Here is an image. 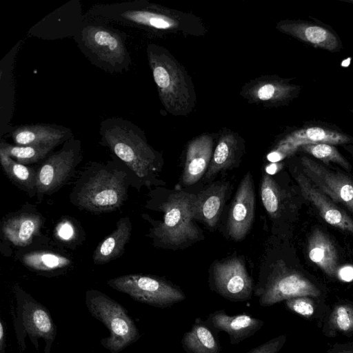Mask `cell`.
<instances>
[{
  "mask_svg": "<svg viewBox=\"0 0 353 353\" xmlns=\"http://www.w3.org/2000/svg\"><path fill=\"white\" fill-rule=\"evenodd\" d=\"M124 39L117 30L88 24L77 34L82 52L96 65L110 72L128 71L132 61Z\"/></svg>",
  "mask_w": 353,
  "mask_h": 353,
  "instance_id": "obj_6",
  "label": "cell"
},
{
  "mask_svg": "<svg viewBox=\"0 0 353 353\" xmlns=\"http://www.w3.org/2000/svg\"><path fill=\"white\" fill-rule=\"evenodd\" d=\"M255 195L250 172L242 179L229 212L227 231L234 241L242 240L250 230L254 215Z\"/></svg>",
  "mask_w": 353,
  "mask_h": 353,
  "instance_id": "obj_16",
  "label": "cell"
},
{
  "mask_svg": "<svg viewBox=\"0 0 353 353\" xmlns=\"http://www.w3.org/2000/svg\"><path fill=\"white\" fill-rule=\"evenodd\" d=\"M214 139L203 134L193 139L188 145L182 174L184 185L197 182L207 172L213 155Z\"/></svg>",
  "mask_w": 353,
  "mask_h": 353,
  "instance_id": "obj_21",
  "label": "cell"
},
{
  "mask_svg": "<svg viewBox=\"0 0 353 353\" xmlns=\"http://www.w3.org/2000/svg\"><path fill=\"white\" fill-rule=\"evenodd\" d=\"M347 1V2L348 1V2H350V3H353V1H350V0H349V1Z\"/></svg>",
  "mask_w": 353,
  "mask_h": 353,
  "instance_id": "obj_39",
  "label": "cell"
},
{
  "mask_svg": "<svg viewBox=\"0 0 353 353\" xmlns=\"http://www.w3.org/2000/svg\"><path fill=\"white\" fill-rule=\"evenodd\" d=\"M72 225L68 223H63L58 229L59 236L63 239H69L73 234Z\"/></svg>",
  "mask_w": 353,
  "mask_h": 353,
  "instance_id": "obj_36",
  "label": "cell"
},
{
  "mask_svg": "<svg viewBox=\"0 0 353 353\" xmlns=\"http://www.w3.org/2000/svg\"><path fill=\"white\" fill-rule=\"evenodd\" d=\"M0 163L10 180L30 197L37 196V170L21 164L0 150Z\"/></svg>",
  "mask_w": 353,
  "mask_h": 353,
  "instance_id": "obj_28",
  "label": "cell"
},
{
  "mask_svg": "<svg viewBox=\"0 0 353 353\" xmlns=\"http://www.w3.org/2000/svg\"><path fill=\"white\" fill-rule=\"evenodd\" d=\"M281 32L313 47L332 52L343 48L342 41L330 26L321 21L285 20L276 26Z\"/></svg>",
  "mask_w": 353,
  "mask_h": 353,
  "instance_id": "obj_15",
  "label": "cell"
},
{
  "mask_svg": "<svg viewBox=\"0 0 353 353\" xmlns=\"http://www.w3.org/2000/svg\"><path fill=\"white\" fill-rule=\"evenodd\" d=\"M88 15L152 31L201 34L203 27L193 16L145 1L94 6Z\"/></svg>",
  "mask_w": 353,
  "mask_h": 353,
  "instance_id": "obj_2",
  "label": "cell"
},
{
  "mask_svg": "<svg viewBox=\"0 0 353 353\" xmlns=\"http://www.w3.org/2000/svg\"><path fill=\"white\" fill-rule=\"evenodd\" d=\"M85 305L91 315L108 329L110 336L102 339L101 344L111 353H119L140 338L126 309L107 294L89 290L85 294Z\"/></svg>",
  "mask_w": 353,
  "mask_h": 353,
  "instance_id": "obj_5",
  "label": "cell"
},
{
  "mask_svg": "<svg viewBox=\"0 0 353 353\" xmlns=\"http://www.w3.org/2000/svg\"><path fill=\"white\" fill-rule=\"evenodd\" d=\"M287 336L282 334L274 337L245 353H279L285 343Z\"/></svg>",
  "mask_w": 353,
  "mask_h": 353,
  "instance_id": "obj_35",
  "label": "cell"
},
{
  "mask_svg": "<svg viewBox=\"0 0 353 353\" xmlns=\"http://www.w3.org/2000/svg\"><path fill=\"white\" fill-rule=\"evenodd\" d=\"M132 223L128 216L121 218L113 232L95 249L92 259L95 264H104L121 256L129 241Z\"/></svg>",
  "mask_w": 353,
  "mask_h": 353,
  "instance_id": "obj_26",
  "label": "cell"
},
{
  "mask_svg": "<svg viewBox=\"0 0 353 353\" xmlns=\"http://www.w3.org/2000/svg\"><path fill=\"white\" fill-rule=\"evenodd\" d=\"M307 253L310 260L330 277L339 273V255L330 239L323 231L314 229L307 243Z\"/></svg>",
  "mask_w": 353,
  "mask_h": 353,
  "instance_id": "obj_24",
  "label": "cell"
},
{
  "mask_svg": "<svg viewBox=\"0 0 353 353\" xmlns=\"http://www.w3.org/2000/svg\"><path fill=\"white\" fill-rule=\"evenodd\" d=\"M70 129L52 124H30L17 127L11 137L17 145H53L57 147L72 137Z\"/></svg>",
  "mask_w": 353,
  "mask_h": 353,
  "instance_id": "obj_20",
  "label": "cell"
},
{
  "mask_svg": "<svg viewBox=\"0 0 353 353\" xmlns=\"http://www.w3.org/2000/svg\"><path fill=\"white\" fill-rule=\"evenodd\" d=\"M301 162L304 174L321 192L353 212V180L342 173L327 169L306 156L301 157Z\"/></svg>",
  "mask_w": 353,
  "mask_h": 353,
  "instance_id": "obj_14",
  "label": "cell"
},
{
  "mask_svg": "<svg viewBox=\"0 0 353 353\" xmlns=\"http://www.w3.org/2000/svg\"><path fill=\"white\" fill-rule=\"evenodd\" d=\"M352 141L351 136L336 126L323 122H308L287 135L279 143L274 151L283 159L294 154L303 145L327 143L334 145L347 144Z\"/></svg>",
  "mask_w": 353,
  "mask_h": 353,
  "instance_id": "obj_13",
  "label": "cell"
},
{
  "mask_svg": "<svg viewBox=\"0 0 353 353\" xmlns=\"http://www.w3.org/2000/svg\"><path fill=\"white\" fill-rule=\"evenodd\" d=\"M330 326L341 332L353 331V306L341 304L335 306L330 319Z\"/></svg>",
  "mask_w": 353,
  "mask_h": 353,
  "instance_id": "obj_33",
  "label": "cell"
},
{
  "mask_svg": "<svg viewBox=\"0 0 353 353\" xmlns=\"http://www.w3.org/2000/svg\"><path fill=\"white\" fill-rule=\"evenodd\" d=\"M130 172L120 160L91 163L77 180L70 194L71 203L90 212L117 210L128 198Z\"/></svg>",
  "mask_w": 353,
  "mask_h": 353,
  "instance_id": "obj_1",
  "label": "cell"
},
{
  "mask_svg": "<svg viewBox=\"0 0 353 353\" xmlns=\"http://www.w3.org/2000/svg\"><path fill=\"white\" fill-rule=\"evenodd\" d=\"M6 332L3 322L1 320L0 322V353H6Z\"/></svg>",
  "mask_w": 353,
  "mask_h": 353,
  "instance_id": "obj_37",
  "label": "cell"
},
{
  "mask_svg": "<svg viewBox=\"0 0 353 353\" xmlns=\"http://www.w3.org/2000/svg\"><path fill=\"white\" fill-rule=\"evenodd\" d=\"M43 221V217L36 211H20L3 221L2 233L15 246H27L39 234Z\"/></svg>",
  "mask_w": 353,
  "mask_h": 353,
  "instance_id": "obj_23",
  "label": "cell"
},
{
  "mask_svg": "<svg viewBox=\"0 0 353 353\" xmlns=\"http://www.w3.org/2000/svg\"><path fill=\"white\" fill-rule=\"evenodd\" d=\"M205 321L216 332H225L232 345L252 336L265 324L263 320L247 313L230 315L223 309L210 313Z\"/></svg>",
  "mask_w": 353,
  "mask_h": 353,
  "instance_id": "obj_18",
  "label": "cell"
},
{
  "mask_svg": "<svg viewBox=\"0 0 353 353\" xmlns=\"http://www.w3.org/2000/svg\"><path fill=\"white\" fill-rule=\"evenodd\" d=\"M99 135V143L108 148L139 179L146 181L157 170L158 153L132 121L121 117L108 118L100 123Z\"/></svg>",
  "mask_w": 353,
  "mask_h": 353,
  "instance_id": "obj_3",
  "label": "cell"
},
{
  "mask_svg": "<svg viewBox=\"0 0 353 353\" xmlns=\"http://www.w3.org/2000/svg\"><path fill=\"white\" fill-rule=\"evenodd\" d=\"M228 182H215L195 195L193 203L194 219L214 228L219 219L229 187Z\"/></svg>",
  "mask_w": 353,
  "mask_h": 353,
  "instance_id": "obj_22",
  "label": "cell"
},
{
  "mask_svg": "<svg viewBox=\"0 0 353 353\" xmlns=\"http://www.w3.org/2000/svg\"><path fill=\"white\" fill-rule=\"evenodd\" d=\"M262 307L299 296L319 297L321 290L299 272L278 263L265 281L254 289Z\"/></svg>",
  "mask_w": 353,
  "mask_h": 353,
  "instance_id": "obj_10",
  "label": "cell"
},
{
  "mask_svg": "<svg viewBox=\"0 0 353 353\" xmlns=\"http://www.w3.org/2000/svg\"><path fill=\"white\" fill-rule=\"evenodd\" d=\"M211 288L223 298L232 302L248 301L254 292L252 279L239 258L214 263L211 275Z\"/></svg>",
  "mask_w": 353,
  "mask_h": 353,
  "instance_id": "obj_12",
  "label": "cell"
},
{
  "mask_svg": "<svg viewBox=\"0 0 353 353\" xmlns=\"http://www.w3.org/2000/svg\"><path fill=\"white\" fill-rule=\"evenodd\" d=\"M295 179L303 196L312 203L330 225L353 234V220L321 192L304 174L297 172Z\"/></svg>",
  "mask_w": 353,
  "mask_h": 353,
  "instance_id": "obj_19",
  "label": "cell"
},
{
  "mask_svg": "<svg viewBox=\"0 0 353 353\" xmlns=\"http://www.w3.org/2000/svg\"><path fill=\"white\" fill-rule=\"evenodd\" d=\"M81 159V141L74 137L64 142L59 150L50 155L37 169L38 201L64 185L72 176Z\"/></svg>",
  "mask_w": 353,
  "mask_h": 353,
  "instance_id": "obj_11",
  "label": "cell"
},
{
  "mask_svg": "<svg viewBox=\"0 0 353 353\" xmlns=\"http://www.w3.org/2000/svg\"><path fill=\"white\" fill-rule=\"evenodd\" d=\"M336 353H353V351L351 350H342L337 352Z\"/></svg>",
  "mask_w": 353,
  "mask_h": 353,
  "instance_id": "obj_38",
  "label": "cell"
},
{
  "mask_svg": "<svg viewBox=\"0 0 353 353\" xmlns=\"http://www.w3.org/2000/svg\"><path fill=\"white\" fill-rule=\"evenodd\" d=\"M194 198V194L184 192L170 194L160 206L163 219L154 225L150 236L167 247H179L197 239L199 232L193 221Z\"/></svg>",
  "mask_w": 353,
  "mask_h": 353,
  "instance_id": "obj_7",
  "label": "cell"
},
{
  "mask_svg": "<svg viewBox=\"0 0 353 353\" xmlns=\"http://www.w3.org/2000/svg\"><path fill=\"white\" fill-rule=\"evenodd\" d=\"M240 145V137L234 132L222 134L205 174V181H210L219 172L230 167L234 162Z\"/></svg>",
  "mask_w": 353,
  "mask_h": 353,
  "instance_id": "obj_27",
  "label": "cell"
},
{
  "mask_svg": "<svg viewBox=\"0 0 353 353\" xmlns=\"http://www.w3.org/2000/svg\"><path fill=\"white\" fill-rule=\"evenodd\" d=\"M262 203L267 212L276 217L279 210L281 195L279 186L269 174H264L260 186Z\"/></svg>",
  "mask_w": 353,
  "mask_h": 353,
  "instance_id": "obj_32",
  "label": "cell"
},
{
  "mask_svg": "<svg viewBox=\"0 0 353 353\" xmlns=\"http://www.w3.org/2000/svg\"><path fill=\"white\" fill-rule=\"evenodd\" d=\"M107 283L137 301L158 308L170 307L186 299L180 288L154 276L130 274L111 279Z\"/></svg>",
  "mask_w": 353,
  "mask_h": 353,
  "instance_id": "obj_9",
  "label": "cell"
},
{
  "mask_svg": "<svg viewBox=\"0 0 353 353\" xmlns=\"http://www.w3.org/2000/svg\"><path fill=\"white\" fill-rule=\"evenodd\" d=\"M16 298L14 328L17 343L22 350L28 336L38 350L39 339L45 342V353H50L57 336V326L48 310L37 302L17 284L13 287Z\"/></svg>",
  "mask_w": 353,
  "mask_h": 353,
  "instance_id": "obj_8",
  "label": "cell"
},
{
  "mask_svg": "<svg viewBox=\"0 0 353 353\" xmlns=\"http://www.w3.org/2000/svg\"><path fill=\"white\" fill-rule=\"evenodd\" d=\"M350 111H351V112H352V113H353V110H351Z\"/></svg>",
  "mask_w": 353,
  "mask_h": 353,
  "instance_id": "obj_40",
  "label": "cell"
},
{
  "mask_svg": "<svg viewBox=\"0 0 353 353\" xmlns=\"http://www.w3.org/2000/svg\"><path fill=\"white\" fill-rule=\"evenodd\" d=\"M147 56L159 97L174 116H188L196 106L194 85L185 68L165 48L150 43Z\"/></svg>",
  "mask_w": 353,
  "mask_h": 353,
  "instance_id": "obj_4",
  "label": "cell"
},
{
  "mask_svg": "<svg viewBox=\"0 0 353 353\" xmlns=\"http://www.w3.org/2000/svg\"><path fill=\"white\" fill-rule=\"evenodd\" d=\"M22 263L29 269L39 272H54L72 264L65 256L52 251H32L21 256Z\"/></svg>",
  "mask_w": 353,
  "mask_h": 353,
  "instance_id": "obj_29",
  "label": "cell"
},
{
  "mask_svg": "<svg viewBox=\"0 0 353 353\" xmlns=\"http://www.w3.org/2000/svg\"><path fill=\"white\" fill-rule=\"evenodd\" d=\"M298 150L309 154L324 162L337 163L347 170H350L349 162L333 145L327 143L305 144L300 146Z\"/></svg>",
  "mask_w": 353,
  "mask_h": 353,
  "instance_id": "obj_31",
  "label": "cell"
},
{
  "mask_svg": "<svg viewBox=\"0 0 353 353\" xmlns=\"http://www.w3.org/2000/svg\"><path fill=\"white\" fill-rule=\"evenodd\" d=\"M181 345L186 353H220L221 350L218 332L200 317L184 333Z\"/></svg>",
  "mask_w": 353,
  "mask_h": 353,
  "instance_id": "obj_25",
  "label": "cell"
},
{
  "mask_svg": "<svg viewBox=\"0 0 353 353\" xmlns=\"http://www.w3.org/2000/svg\"><path fill=\"white\" fill-rule=\"evenodd\" d=\"M55 148L53 145H17L3 140L0 143L1 150L16 161L26 165L44 159Z\"/></svg>",
  "mask_w": 353,
  "mask_h": 353,
  "instance_id": "obj_30",
  "label": "cell"
},
{
  "mask_svg": "<svg viewBox=\"0 0 353 353\" xmlns=\"http://www.w3.org/2000/svg\"><path fill=\"white\" fill-rule=\"evenodd\" d=\"M285 305L290 311L304 317L309 318L315 311V305L310 296H299L285 301Z\"/></svg>",
  "mask_w": 353,
  "mask_h": 353,
  "instance_id": "obj_34",
  "label": "cell"
},
{
  "mask_svg": "<svg viewBox=\"0 0 353 353\" xmlns=\"http://www.w3.org/2000/svg\"><path fill=\"white\" fill-rule=\"evenodd\" d=\"M301 86L278 77L259 79L243 88L241 95L250 101L261 102L269 106L288 104L296 98Z\"/></svg>",
  "mask_w": 353,
  "mask_h": 353,
  "instance_id": "obj_17",
  "label": "cell"
}]
</instances>
